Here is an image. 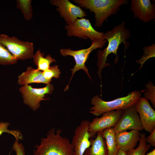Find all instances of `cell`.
Returning a JSON list of instances; mask_svg holds the SVG:
<instances>
[{
    "label": "cell",
    "instance_id": "26",
    "mask_svg": "<svg viewBox=\"0 0 155 155\" xmlns=\"http://www.w3.org/2000/svg\"><path fill=\"white\" fill-rule=\"evenodd\" d=\"M44 78L47 80L51 81L53 78H59L61 73L58 66L55 65L50 66L47 70L42 72Z\"/></svg>",
    "mask_w": 155,
    "mask_h": 155
},
{
    "label": "cell",
    "instance_id": "6",
    "mask_svg": "<svg viewBox=\"0 0 155 155\" xmlns=\"http://www.w3.org/2000/svg\"><path fill=\"white\" fill-rule=\"evenodd\" d=\"M0 42L18 60H24L33 58V44L22 41L15 37L4 34H0Z\"/></svg>",
    "mask_w": 155,
    "mask_h": 155
},
{
    "label": "cell",
    "instance_id": "24",
    "mask_svg": "<svg viewBox=\"0 0 155 155\" xmlns=\"http://www.w3.org/2000/svg\"><path fill=\"white\" fill-rule=\"evenodd\" d=\"M10 123L7 122H0V136L3 133H7L13 135L16 140L18 141L22 140L23 136L21 132L18 130H10L8 127Z\"/></svg>",
    "mask_w": 155,
    "mask_h": 155
},
{
    "label": "cell",
    "instance_id": "16",
    "mask_svg": "<svg viewBox=\"0 0 155 155\" xmlns=\"http://www.w3.org/2000/svg\"><path fill=\"white\" fill-rule=\"evenodd\" d=\"M51 82V81L47 80L44 78L42 72L30 66L28 67L25 71L19 75L18 80V84L23 86L32 83H42L47 84Z\"/></svg>",
    "mask_w": 155,
    "mask_h": 155
},
{
    "label": "cell",
    "instance_id": "21",
    "mask_svg": "<svg viewBox=\"0 0 155 155\" xmlns=\"http://www.w3.org/2000/svg\"><path fill=\"white\" fill-rule=\"evenodd\" d=\"M16 2L17 8L21 10L25 19L31 20L33 16L31 0H17Z\"/></svg>",
    "mask_w": 155,
    "mask_h": 155
},
{
    "label": "cell",
    "instance_id": "1",
    "mask_svg": "<svg viewBox=\"0 0 155 155\" xmlns=\"http://www.w3.org/2000/svg\"><path fill=\"white\" fill-rule=\"evenodd\" d=\"M125 25V22L123 21L120 24L115 26L112 30L103 34V38L104 40L108 41V44L103 50H99L97 53V65L98 67L97 73L100 79H101V73L102 70L105 67L110 65L106 62L109 55L112 53L116 55L115 63H116L118 61L117 52L120 44L122 43H123L125 52L130 45L127 40L130 37V32L129 29L126 28Z\"/></svg>",
    "mask_w": 155,
    "mask_h": 155
},
{
    "label": "cell",
    "instance_id": "17",
    "mask_svg": "<svg viewBox=\"0 0 155 155\" xmlns=\"http://www.w3.org/2000/svg\"><path fill=\"white\" fill-rule=\"evenodd\" d=\"M102 132H98L94 139L92 137L90 138L91 145L85 150L84 155H108L105 141Z\"/></svg>",
    "mask_w": 155,
    "mask_h": 155
},
{
    "label": "cell",
    "instance_id": "15",
    "mask_svg": "<svg viewBox=\"0 0 155 155\" xmlns=\"http://www.w3.org/2000/svg\"><path fill=\"white\" fill-rule=\"evenodd\" d=\"M140 131L137 130L116 133L115 139L119 149L126 152L135 149L140 140Z\"/></svg>",
    "mask_w": 155,
    "mask_h": 155
},
{
    "label": "cell",
    "instance_id": "19",
    "mask_svg": "<svg viewBox=\"0 0 155 155\" xmlns=\"http://www.w3.org/2000/svg\"><path fill=\"white\" fill-rule=\"evenodd\" d=\"M44 55V53H41L40 49L34 55L32 58L34 63L37 67L36 70L38 71H45L49 68L51 63L57 61L50 55H47L45 57Z\"/></svg>",
    "mask_w": 155,
    "mask_h": 155
},
{
    "label": "cell",
    "instance_id": "29",
    "mask_svg": "<svg viewBox=\"0 0 155 155\" xmlns=\"http://www.w3.org/2000/svg\"><path fill=\"white\" fill-rule=\"evenodd\" d=\"M117 155H127V154L126 152L119 149Z\"/></svg>",
    "mask_w": 155,
    "mask_h": 155
},
{
    "label": "cell",
    "instance_id": "11",
    "mask_svg": "<svg viewBox=\"0 0 155 155\" xmlns=\"http://www.w3.org/2000/svg\"><path fill=\"white\" fill-rule=\"evenodd\" d=\"M123 110H117L103 114L100 117H96L90 122L88 132L91 137H94L99 132L105 129L113 128L121 115Z\"/></svg>",
    "mask_w": 155,
    "mask_h": 155
},
{
    "label": "cell",
    "instance_id": "3",
    "mask_svg": "<svg viewBox=\"0 0 155 155\" xmlns=\"http://www.w3.org/2000/svg\"><path fill=\"white\" fill-rule=\"evenodd\" d=\"M80 7H85L95 14V26H102L104 21L116 14L121 6L128 4L127 0H73Z\"/></svg>",
    "mask_w": 155,
    "mask_h": 155
},
{
    "label": "cell",
    "instance_id": "20",
    "mask_svg": "<svg viewBox=\"0 0 155 155\" xmlns=\"http://www.w3.org/2000/svg\"><path fill=\"white\" fill-rule=\"evenodd\" d=\"M146 138L145 133H141L138 146L136 148L127 152V155H145L151 146L150 144H147Z\"/></svg>",
    "mask_w": 155,
    "mask_h": 155
},
{
    "label": "cell",
    "instance_id": "4",
    "mask_svg": "<svg viewBox=\"0 0 155 155\" xmlns=\"http://www.w3.org/2000/svg\"><path fill=\"white\" fill-rule=\"evenodd\" d=\"M142 96L139 91H135L124 97L110 101H104L99 96H94L91 99L93 106L90 112L93 115L99 116L103 114L113 111L124 110L134 105Z\"/></svg>",
    "mask_w": 155,
    "mask_h": 155
},
{
    "label": "cell",
    "instance_id": "5",
    "mask_svg": "<svg viewBox=\"0 0 155 155\" xmlns=\"http://www.w3.org/2000/svg\"><path fill=\"white\" fill-rule=\"evenodd\" d=\"M106 42V40L102 41H92L90 46L89 48L80 50H72L69 48L60 49V52L61 55L64 57L68 55L72 56L74 58L75 63L74 67L71 69L72 71V74L69 84L65 88L66 90L68 88L69 83L75 73L80 69H83L84 71L90 79L91 80L88 69L85 65V63L90 54L93 50L98 48H102Z\"/></svg>",
    "mask_w": 155,
    "mask_h": 155
},
{
    "label": "cell",
    "instance_id": "9",
    "mask_svg": "<svg viewBox=\"0 0 155 155\" xmlns=\"http://www.w3.org/2000/svg\"><path fill=\"white\" fill-rule=\"evenodd\" d=\"M113 129L115 133L129 130H144L139 116L132 106L123 110L119 119Z\"/></svg>",
    "mask_w": 155,
    "mask_h": 155
},
{
    "label": "cell",
    "instance_id": "10",
    "mask_svg": "<svg viewBox=\"0 0 155 155\" xmlns=\"http://www.w3.org/2000/svg\"><path fill=\"white\" fill-rule=\"evenodd\" d=\"M90 121L86 120L82 121L74 131L71 142L74 155H84L86 149L91 145V137L89 132Z\"/></svg>",
    "mask_w": 155,
    "mask_h": 155
},
{
    "label": "cell",
    "instance_id": "14",
    "mask_svg": "<svg viewBox=\"0 0 155 155\" xmlns=\"http://www.w3.org/2000/svg\"><path fill=\"white\" fill-rule=\"evenodd\" d=\"M130 9L134 17L147 22L155 19V5L150 0H131Z\"/></svg>",
    "mask_w": 155,
    "mask_h": 155
},
{
    "label": "cell",
    "instance_id": "12",
    "mask_svg": "<svg viewBox=\"0 0 155 155\" xmlns=\"http://www.w3.org/2000/svg\"><path fill=\"white\" fill-rule=\"evenodd\" d=\"M50 3L57 7L56 10L63 18L67 25L72 24L78 18L87 16L86 12L79 6L75 5L68 0H52Z\"/></svg>",
    "mask_w": 155,
    "mask_h": 155
},
{
    "label": "cell",
    "instance_id": "2",
    "mask_svg": "<svg viewBox=\"0 0 155 155\" xmlns=\"http://www.w3.org/2000/svg\"><path fill=\"white\" fill-rule=\"evenodd\" d=\"M53 127L47 133L45 137L41 139L36 145L33 155H74L73 147L69 139L61 135L62 130L56 131Z\"/></svg>",
    "mask_w": 155,
    "mask_h": 155
},
{
    "label": "cell",
    "instance_id": "27",
    "mask_svg": "<svg viewBox=\"0 0 155 155\" xmlns=\"http://www.w3.org/2000/svg\"><path fill=\"white\" fill-rule=\"evenodd\" d=\"M19 141L15 140L12 146V149L15 152L16 155H25L24 147Z\"/></svg>",
    "mask_w": 155,
    "mask_h": 155
},
{
    "label": "cell",
    "instance_id": "22",
    "mask_svg": "<svg viewBox=\"0 0 155 155\" xmlns=\"http://www.w3.org/2000/svg\"><path fill=\"white\" fill-rule=\"evenodd\" d=\"M18 60L0 42V65L13 64L16 63Z\"/></svg>",
    "mask_w": 155,
    "mask_h": 155
},
{
    "label": "cell",
    "instance_id": "25",
    "mask_svg": "<svg viewBox=\"0 0 155 155\" xmlns=\"http://www.w3.org/2000/svg\"><path fill=\"white\" fill-rule=\"evenodd\" d=\"M146 89L144 93V97L149 100L154 108H155V86L153 83L149 81L145 85Z\"/></svg>",
    "mask_w": 155,
    "mask_h": 155
},
{
    "label": "cell",
    "instance_id": "28",
    "mask_svg": "<svg viewBox=\"0 0 155 155\" xmlns=\"http://www.w3.org/2000/svg\"><path fill=\"white\" fill-rule=\"evenodd\" d=\"M146 142L151 146L155 147V129L146 138Z\"/></svg>",
    "mask_w": 155,
    "mask_h": 155
},
{
    "label": "cell",
    "instance_id": "13",
    "mask_svg": "<svg viewBox=\"0 0 155 155\" xmlns=\"http://www.w3.org/2000/svg\"><path fill=\"white\" fill-rule=\"evenodd\" d=\"M144 129L151 133L155 129V111L148 100L141 97L134 105Z\"/></svg>",
    "mask_w": 155,
    "mask_h": 155
},
{
    "label": "cell",
    "instance_id": "8",
    "mask_svg": "<svg viewBox=\"0 0 155 155\" xmlns=\"http://www.w3.org/2000/svg\"><path fill=\"white\" fill-rule=\"evenodd\" d=\"M54 90L53 85L49 83L40 88H34L28 85H24L20 88L19 91L22 94L24 103L35 111L39 108L41 101L48 100L45 98L46 95L51 94Z\"/></svg>",
    "mask_w": 155,
    "mask_h": 155
},
{
    "label": "cell",
    "instance_id": "30",
    "mask_svg": "<svg viewBox=\"0 0 155 155\" xmlns=\"http://www.w3.org/2000/svg\"><path fill=\"white\" fill-rule=\"evenodd\" d=\"M145 155H155V149H154L152 151Z\"/></svg>",
    "mask_w": 155,
    "mask_h": 155
},
{
    "label": "cell",
    "instance_id": "7",
    "mask_svg": "<svg viewBox=\"0 0 155 155\" xmlns=\"http://www.w3.org/2000/svg\"><path fill=\"white\" fill-rule=\"evenodd\" d=\"M65 28L69 36H75L84 39L89 38L92 41L104 40L103 37V33L95 30L88 19L78 18L72 24L66 25Z\"/></svg>",
    "mask_w": 155,
    "mask_h": 155
},
{
    "label": "cell",
    "instance_id": "23",
    "mask_svg": "<svg viewBox=\"0 0 155 155\" xmlns=\"http://www.w3.org/2000/svg\"><path fill=\"white\" fill-rule=\"evenodd\" d=\"M143 49L144 54L139 59L135 61L136 63L141 64L138 70L141 69L144 64L150 58L155 57V44H152L144 46Z\"/></svg>",
    "mask_w": 155,
    "mask_h": 155
},
{
    "label": "cell",
    "instance_id": "18",
    "mask_svg": "<svg viewBox=\"0 0 155 155\" xmlns=\"http://www.w3.org/2000/svg\"><path fill=\"white\" fill-rule=\"evenodd\" d=\"M115 134L113 128L106 129L102 131V135L105 140L108 155H117L119 148L116 141Z\"/></svg>",
    "mask_w": 155,
    "mask_h": 155
}]
</instances>
